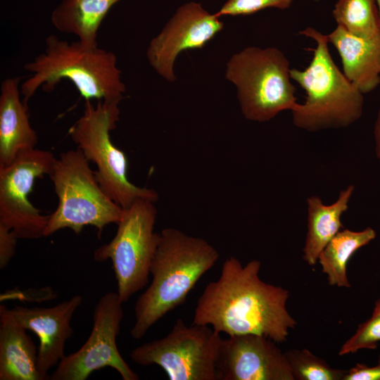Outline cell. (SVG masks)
I'll return each instance as SVG.
<instances>
[{
  "instance_id": "cell-22",
  "label": "cell",
  "mask_w": 380,
  "mask_h": 380,
  "mask_svg": "<svg viewBox=\"0 0 380 380\" xmlns=\"http://www.w3.org/2000/svg\"><path fill=\"white\" fill-rule=\"evenodd\" d=\"M285 355L294 379L340 380L346 372L332 368L307 349H291L285 352Z\"/></svg>"
},
{
  "instance_id": "cell-30",
  "label": "cell",
  "mask_w": 380,
  "mask_h": 380,
  "mask_svg": "<svg viewBox=\"0 0 380 380\" xmlns=\"http://www.w3.org/2000/svg\"><path fill=\"white\" fill-rule=\"evenodd\" d=\"M379 362H380V356H379Z\"/></svg>"
},
{
  "instance_id": "cell-27",
  "label": "cell",
  "mask_w": 380,
  "mask_h": 380,
  "mask_svg": "<svg viewBox=\"0 0 380 380\" xmlns=\"http://www.w3.org/2000/svg\"><path fill=\"white\" fill-rule=\"evenodd\" d=\"M374 135L375 141L376 154L377 158L380 161V109L378 111L374 123Z\"/></svg>"
},
{
  "instance_id": "cell-12",
  "label": "cell",
  "mask_w": 380,
  "mask_h": 380,
  "mask_svg": "<svg viewBox=\"0 0 380 380\" xmlns=\"http://www.w3.org/2000/svg\"><path fill=\"white\" fill-rule=\"evenodd\" d=\"M223 27L220 18L206 11L201 3L186 2L149 42L148 63L161 77L173 82L176 80L175 63L180 53L202 49Z\"/></svg>"
},
{
  "instance_id": "cell-15",
  "label": "cell",
  "mask_w": 380,
  "mask_h": 380,
  "mask_svg": "<svg viewBox=\"0 0 380 380\" xmlns=\"http://www.w3.org/2000/svg\"><path fill=\"white\" fill-rule=\"evenodd\" d=\"M20 78L8 77L0 87V168L35 148L38 137L32 127L26 103L20 99Z\"/></svg>"
},
{
  "instance_id": "cell-4",
  "label": "cell",
  "mask_w": 380,
  "mask_h": 380,
  "mask_svg": "<svg viewBox=\"0 0 380 380\" xmlns=\"http://www.w3.org/2000/svg\"><path fill=\"white\" fill-rule=\"evenodd\" d=\"M299 34L312 39L316 48L305 69H291V80L306 93L305 103L291 111L293 124L309 132L350 125L362 115L363 94L334 63L327 35L311 27Z\"/></svg>"
},
{
  "instance_id": "cell-6",
  "label": "cell",
  "mask_w": 380,
  "mask_h": 380,
  "mask_svg": "<svg viewBox=\"0 0 380 380\" xmlns=\"http://www.w3.org/2000/svg\"><path fill=\"white\" fill-rule=\"evenodd\" d=\"M49 177L58 205L49 215L44 236L63 228L78 234L85 226L101 232L106 225L120 221L124 209L102 190L89 161L78 148L63 152Z\"/></svg>"
},
{
  "instance_id": "cell-16",
  "label": "cell",
  "mask_w": 380,
  "mask_h": 380,
  "mask_svg": "<svg viewBox=\"0 0 380 380\" xmlns=\"http://www.w3.org/2000/svg\"><path fill=\"white\" fill-rule=\"evenodd\" d=\"M327 37L338 52L346 77L363 94L377 88L380 84V34L357 37L337 25Z\"/></svg>"
},
{
  "instance_id": "cell-3",
  "label": "cell",
  "mask_w": 380,
  "mask_h": 380,
  "mask_svg": "<svg viewBox=\"0 0 380 380\" xmlns=\"http://www.w3.org/2000/svg\"><path fill=\"white\" fill-rule=\"evenodd\" d=\"M24 69L31 72L20 84L25 103L39 89L51 91L63 79L70 81L85 101L120 102L126 91L113 52L53 34L46 37L44 51L25 63Z\"/></svg>"
},
{
  "instance_id": "cell-24",
  "label": "cell",
  "mask_w": 380,
  "mask_h": 380,
  "mask_svg": "<svg viewBox=\"0 0 380 380\" xmlns=\"http://www.w3.org/2000/svg\"><path fill=\"white\" fill-rule=\"evenodd\" d=\"M293 0H227L215 14L224 15H248L268 8L281 10L289 8Z\"/></svg>"
},
{
  "instance_id": "cell-7",
  "label": "cell",
  "mask_w": 380,
  "mask_h": 380,
  "mask_svg": "<svg viewBox=\"0 0 380 380\" xmlns=\"http://www.w3.org/2000/svg\"><path fill=\"white\" fill-rule=\"evenodd\" d=\"M120 102L98 101L96 105L85 101L82 115L69 129V134L85 158L94 163L96 180L102 190L122 208H129L138 199L156 203L158 193L132 183L127 177L125 153L110 139L120 119Z\"/></svg>"
},
{
  "instance_id": "cell-13",
  "label": "cell",
  "mask_w": 380,
  "mask_h": 380,
  "mask_svg": "<svg viewBox=\"0 0 380 380\" xmlns=\"http://www.w3.org/2000/svg\"><path fill=\"white\" fill-rule=\"evenodd\" d=\"M276 343L257 334L222 338L217 380H294L285 353Z\"/></svg>"
},
{
  "instance_id": "cell-2",
  "label": "cell",
  "mask_w": 380,
  "mask_h": 380,
  "mask_svg": "<svg viewBox=\"0 0 380 380\" xmlns=\"http://www.w3.org/2000/svg\"><path fill=\"white\" fill-rule=\"evenodd\" d=\"M219 258L207 241L177 229H163L150 267L152 281L135 303L132 338L141 339L166 314L184 303Z\"/></svg>"
},
{
  "instance_id": "cell-5",
  "label": "cell",
  "mask_w": 380,
  "mask_h": 380,
  "mask_svg": "<svg viewBox=\"0 0 380 380\" xmlns=\"http://www.w3.org/2000/svg\"><path fill=\"white\" fill-rule=\"evenodd\" d=\"M225 78L236 86L241 111L248 120L267 122L298 104L289 61L276 47L248 46L233 54Z\"/></svg>"
},
{
  "instance_id": "cell-28",
  "label": "cell",
  "mask_w": 380,
  "mask_h": 380,
  "mask_svg": "<svg viewBox=\"0 0 380 380\" xmlns=\"http://www.w3.org/2000/svg\"><path fill=\"white\" fill-rule=\"evenodd\" d=\"M380 314V299H379L375 304V307L372 315Z\"/></svg>"
},
{
  "instance_id": "cell-21",
  "label": "cell",
  "mask_w": 380,
  "mask_h": 380,
  "mask_svg": "<svg viewBox=\"0 0 380 380\" xmlns=\"http://www.w3.org/2000/svg\"><path fill=\"white\" fill-rule=\"evenodd\" d=\"M337 25L361 37L380 34V17L376 0H338L332 11Z\"/></svg>"
},
{
  "instance_id": "cell-11",
  "label": "cell",
  "mask_w": 380,
  "mask_h": 380,
  "mask_svg": "<svg viewBox=\"0 0 380 380\" xmlns=\"http://www.w3.org/2000/svg\"><path fill=\"white\" fill-rule=\"evenodd\" d=\"M56 158L50 151L33 148L0 168V224L13 230L18 239L44 236L49 215L41 214L27 196L36 179L51 174Z\"/></svg>"
},
{
  "instance_id": "cell-19",
  "label": "cell",
  "mask_w": 380,
  "mask_h": 380,
  "mask_svg": "<svg viewBox=\"0 0 380 380\" xmlns=\"http://www.w3.org/2000/svg\"><path fill=\"white\" fill-rule=\"evenodd\" d=\"M120 1L62 0L51 13V22L59 32L75 35L87 47H96L102 21Z\"/></svg>"
},
{
  "instance_id": "cell-14",
  "label": "cell",
  "mask_w": 380,
  "mask_h": 380,
  "mask_svg": "<svg viewBox=\"0 0 380 380\" xmlns=\"http://www.w3.org/2000/svg\"><path fill=\"white\" fill-rule=\"evenodd\" d=\"M82 298L75 295L51 308L15 305L9 309L17 322L39 338L37 369L42 380L65 355V343L73 333L71 320Z\"/></svg>"
},
{
  "instance_id": "cell-26",
  "label": "cell",
  "mask_w": 380,
  "mask_h": 380,
  "mask_svg": "<svg viewBox=\"0 0 380 380\" xmlns=\"http://www.w3.org/2000/svg\"><path fill=\"white\" fill-rule=\"evenodd\" d=\"M343 380H380V362L371 367L357 364L346 372Z\"/></svg>"
},
{
  "instance_id": "cell-23",
  "label": "cell",
  "mask_w": 380,
  "mask_h": 380,
  "mask_svg": "<svg viewBox=\"0 0 380 380\" xmlns=\"http://www.w3.org/2000/svg\"><path fill=\"white\" fill-rule=\"evenodd\" d=\"M380 341V314L372 315L359 325L355 334L340 348L339 355L356 353L361 349H375Z\"/></svg>"
},
{
  "instance_id": "cell-8",
  "label": "cell",
  "mask_w": 380,
  "mask_h": 380,
  "mask_svg": "<svg viewBox=\"0 0 380 380\" xmlns=\"http://www.w3.org/2000/svg\"><path fill=\"white\" fill-rule=\"evenodd\" d=\"M154 202L138 199L124 209L113 239L94 252L96 261L110 260L120 300L125 303L148 283L150 267L160 233L154 231L157 209Z\"/></svg>"
},
{
  "instance_id": "cell-17",
  "label": "cell",
  "mask_w": 380,
  "mask_h": 380,
  "mask_svg": "<svg viewBox=\"0 0 380 380\" xmlns=\"http://www.w3.org/2000/svg\"><path fill=\"white\" fill-rule=\"evenodd\" d=\"M38 349L5 305L0 306V380H42Z\"/></svg>"
},
{
  "instance_id": "cell-20",
  "label": "cell",
  "mask_w": 380,
  "mask_h": 380,
  "mask_svg": "<svg viewBox=\"0 0 380 380\" xmlns=\"http://www.w3.org/2000/svg\"><path fill=\"white\" fill-rule=\"evenodd\" d=\"M376 237L374 230L367 227L362 231H339L327 244L318 257L322 272L327 275L330 285L350 287L346 266L350 257Z\"/></svg>"
},
{
  "instance_id": "cell-9",
  "label": "cell",
  "mask_w": 380,
  "mask_h": 380,
  "mask_svg": "<svg viewBox=\"0 0 380 380\" xmlns=\"http://www.w3.org/2000/svg\"><path fill=\"white\" fill-rule=\"evenodd\" d=\"M222 341L210 326L177 319L167 336L136 347L129 356L139 365L159 366L170 380H217Z\"/></svg>"
},
{
  "instance_id": "cell-18",
  "label": "cell",
  "mask_w": 380,
  "mask_h": 380,
  "mask_svg": "<svg viewBox=\"0 0 380 380\" xmlns=\"http://www.w3.org/2000/svg\"><path fill=\"white\" fill-rule=\"evenodd\" d=\"M353 191L354 186L349 185L331 205H324L317 196L307 199L308 232L303 260L309 265L317 263L321 251L342 227L341 216L347 210Z\"/></svg>"
},
{
  "instance_id": "cell-25",
  "label": "cell",
  "mask_w": 380,
  "mask_h": 380,
  "mask_svg": "<svg viewBox=\"0 0 380 380\" xmlns=\"http://www.w3.org/2000/svg\"><path fill=\"white\" fill-rule=\"evenodd\" d=\"M18 237L15 232L0 224V269L6 268L13 257Z\"/></svg>"
},
{
  "instance_id": "cell-29",
  "label": "cell",
  "mask_w": 380,
  "mask_h": 380,
  "mask_svg": "<svg viewBox=\"0 0 380 380\" xmlns=\"http://www.w3.org/2000/svg\"><path fill=\"white\" fill-rule=\"evenodd\" d=\"M376 4H377V6H378V9H379V17H380V0H376Z\"/></svg>"
},
{
  "instance_id": "cell-1",
  "label": "cell",
  "mask_w": 380,
  "mask_h": 380,
  "mask_svg": "<svg viewBox=\"0 0 380 380\" xmlns=\"http://www.w3.org/2000/svg\"><path fill=\"white\" fill-rule=\"evenodd\" d=\"M260 267L257 260L243 265L235 257L227 258L218 279L210 281L199 297L192 324L229 336L257 334L277 343L286 341L296 324L286 308L289 291L263 281Z\"/></svg>"
},
{
  "instance_id": "cell-10",
  "label": "cell",
  "mask_w": 380,
  "mask_h": 380,
  "mask_svg": "<svg viewBox=\"0 0 380 380\" xmlns=\"http://www.w3.org/2000/svg\"><path fill=\"white\" fill-rule=\"evenodd\" d=\"M122 303L117 292H107L99 298L87 340L78 350L64 356L49 379L85 380L92 372L104 367L114 369L123 380L139 379L117 347L116 338L124 316Z\"/></svg>"
}]
</instances>
